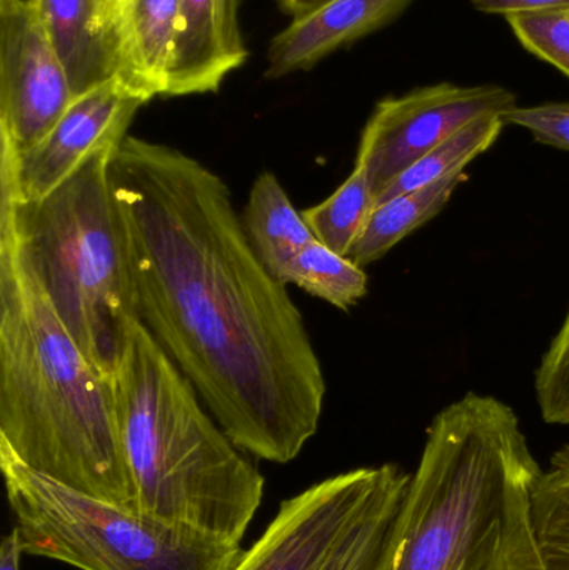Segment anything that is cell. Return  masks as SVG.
<instances>
[{"label":"cell","instance_id":"cell-21","mask_svg":"<svg viewBox=\"0 0 569 570\" xmlns=\"http://www.w3.org/2000/svg\"><path fill=\"white\" fill-rule=\"evenodd\" d=\"M406 499L408 494L383 509L324 570H394Z\"/></svg>","mask_w":569,"mask_h":570},{"label":"cell","instance_id":"cell-6","mask_svg":"<svg viewBox=\"0 0 569 570\" xmlns=\"http://www.w3.org/2000/svg\"><path fill=\"white\" fill-rule=\"evenodd\" d=\"M23 554L80 570H234L243 546L67 488L0 448Z\"/></svg>","mask_w":569,"mask_h":570},{"label":"cell","instance_id":"cell-10","mask_svg":"<svg viewBox=\"0 0 569 570\" xmlns=\"http://www.w3.org/2000/svg\"><path fill=\"white\" fill-rule=\"evenodd\" d=\"M149 100L120 79L76 97L59 122L32 149L13 154L0 146V186L19 200L40 199L104 147L127 136Z\"/></svg>","mask_w":569,"mask_h":570},{"label":"cell","instance_id":"cell-17","mask_svg":"<svg viewBox=\"0 0 569 570\" xmlns=\"http://www.w3.org/2000/svg\"><path fill=\"white\" fill-rule=\"evenodd\" d=\"M504 126L507 124L501 116H483L468 124L450 139L434 147L410 169L404 170L376 197V206L401 194L430 186L451 174L463 173L471 160L493 147Z\"/></svg>","mask_w":569,"mask_h":570},{"label":"cell","instance_id":"cell-13","mask_svg":"<svg viewBox=\"0 0 569 570\" xmlns=\"http://www.w3.org/2000/svg\"><path fill=\"white\" fill-rule=\"evenodd\" d=\"M32 2L66 69L73 97L119 79L122 70V19H110L99 0Z\"/></svg>","mask_w":569,"mask_h":570},{"label":"cell","instance_id":"cell-22","mask_svg":"<svg viewBox=\"0 0 569 570\" xmlns=\"http://www.w3.org/2000/svg\"><path fill=\"white\" fill-rule=\"evenodd\" d=\"M534 394L547 424L569 428V308L534 372Z\"/></svg>","mask_w":569,"mask_h":570},{"label":"cell","instance_id":"cell-2","mask_svg":"<svg viewBox=\"0 0 569 570\" xmlns=\"http://www.w3.org/2000/svg\"><path fill=\"white\" fill-rule=\"evenodd\" d=\"M0 448L67 488L134 509L112 379L60 321L3 214Z\"/></svg>","mask_w":569,"mask_h":570},{"label":"cell","instance_id":"cell-24","mask_svg":"<svg viewBox=\"0 0 569 570\" xmlns=\"http://www.w3.org/2000/svg\"><path fill=\"white\" fill-rule=\"evenodd\" d=\"M503 120L510 126L530 130L537 142L569 153V102L514 107L504 114Z\"/></svg>","mask_w":569,"mask_h":570},{"label":"cell","instance_id":"cell-5","mask_svg":"<svg viewBox=\"0 0 569 570\" xmlns=\"http://www.w3.org/2000/svg\"><path fill=\"white\" fill-rule=\"evenodd\" d=\"M117 144L94 154L40 199L19 200L0 186V214L9 217L57 315L89 361L110 379L127 324L139 318L110 184Z\"/></svg>","mask_w":569,"mask_h":570},{"label":"cell","instance_id":"cell-1","mask_svg":"<svg viewBox=\"0 0 569 570\" xmlns=\"http://www.w3.org/2000/svg\"><path fill=\"white\" fill-rule=\"evenodd\" d=\"M109 173L140 321L237 448L294 461L320 429L326 381L229 187L183 150L129 134Z\"/></svg>","mask_w":569,"mask_h":570},{"label":"cell","instance_id":"cell-19","mask_svg":"<svg viewBox=\"0 0 569 570\" xmlns=\"http://www.w3.org/2000/svg\"><path fill=\"white\" fill-rule=\"evenodd\" d=\"M374 207L376 196L366 173L354 166L351 176L337 187L333 196L301 214L316 240L346 257Z\"/></svg>","mask_w":569,"mask_h":570},{"label":"cell","instance_id":"cell-16","mask_svg":"<svg viewBox=\"0 0 569 570\" xmlns=\"http://www.w3.org/2000/svg\"><path fill=\"white\" fill-rule=\"evenodd\" d=\"M464 179H467L464 170L451 174L430 186L420 187L393 197L386 203L377 204L366 226L346 254L347 259L363 269L383 259L404 237L438 216Z\"/></svg>","mask_w":569,"mask_h":570},{"label":"cell","instance_id":"cell-29","mask_svg":"<svg viewBox=\"0 0 569 570\" xmlns=\"http://www.w3.org/2000/svg\"><path fill=\"white\" fill-rule=\"evenodd\" d=\"M127 2H129V0H117V7H119L120 13H122L124 7H126Z\"/></svg>","mask_w":569,"mask_h":570},{"label":"cell","instance_id":"cell-9","mask_svg":"<svg viewBox=\"0 0 569 570\" xmlns=\"http://www.w3.org/2000/svg\"><path fill=\"white\" fill-rule=\"evenodd\" d=\"M73 99L36 3L0 0V146L32 149Z\"/></svg>","mask_w":569,"mask_h":570},{"label":"cell","instance_id":"cell-8","mask_svg":"<svg viewBox=\"0 0 569 570\" xmlns=\"http://www.w3.org/2000/svg\"><path fill=\"white\" fill-rule=\"evenodd\" d=\"M514 107L517 96L494 83L463 87L443 82L386 97L364 127L356 167L366 173L377 197L468 124L483 116L503 117Z\"/></svg>","mask_w":569,"mask_h":570},{"label":"cell","instance_id":"cell-27","mask_svg":"<svg viewBox=\"0 0 569 570\" xmlns=\"http://www.w3.org/2000/svg\"><path fill=\"white\" fill-rule=\"evenodd\" d=\"M326 2H330V0H276L277 7L293 19L307 16V13L313 12Z\"/></svg>","mask_w":569,"mask_h":570},{"label":"cell","instance_id":"cell-26","mask_svg":"<svg viewBox=\"0 0 569 570\" xmlns=\"http://www.w3.org/2000/svg\"><path fill=\"white\" fill-rule=\"evenodd\" d=\"M23 551L20 544L19 532L16 529L3 538L0 544V570H20V559Z\"/></svg>","mask_w":569,"mask_h":570},{"label":"cell","instance_id":"cell-15","mask_svg":"<svg viewBox=\"0 0 569 570\" xmlns=\"http://www.w3.org/2000/svg\"><path fill=\"white\" fill-rule=\"evenodd\" d=\"M243 223L257 256L279 283L291 261L316 240L273 173L257 177Z\"/></svg>","mask_w":569,"mask_h":570},{"label":"cell","instance_id":"cell-3","mask_svg":"<svg viewBox=\"0 0 569 570\" xmlns=\"http://www.w3.org/2000/svg\"><path fill=\"white\" fill-rule=\"evenodd\" d=\"M541 471L500 399L468 392L438 412L411 474L394 570H550L533 515Z\"/></svg>","mask_w":569,"mask_h":570},{"label":"cell","instance_id":"cell-4","mask_svg":"<svg viewBox=\"0 0 569 570\" xmlns=\"http://www.w3.org/2000/svg\"><path fill=\"white\" fill-rule=\"evenodd\" d=\"M112 384L133 511L243 544L266 481L140 318L127 324Z\"/></svg>","mask_w":569,"mask_h":570},{"label":"cell","instance_id":"cell-11","mask_svg":"<svg viewBox=\"0 0 569 570\" xmlns=\"http://www.w3.org/2000/svg\"><path fill=\"white\" fill-rule=\"evenodd\" d=\"M247 56L239 0H183L166 97L216 92Z\"/></svg>","mask_w":569,"mask_h":570},{"label":"cell","instance_id":"cell-12","mask_svg":"<svg viewBox=\"0 0 569 570\" xmlns=\"http://www.w3.org/2000/svg\"><path fill=\"white\" fill-rule=\"evenodd\" d=\"M413 0H330L293 19L267 47V79L313 69L343 47L383 29Z\"/></svg>","mask_w":569,"mask_h":570},{"label":"cell","instance_id":"cell-25","mask_svg":"<svg viewBox=\"0 0 569 570\" xmlns=\"http://www.w3.org/2000/svg\"><path fill=\"white\" fill-rule=\"evenodd\" d=\"M474 9L493 16H523V13L569 12V0H471Z\"/></svg>","mask_w":569,"mask_h":570},{"label":"cell","instance_id":"cell-7","mask_svg":"<svg viewBox=\"0 0 569 570\" xmlns=\"http://www.w3.org/2000/svg\"><path fill=\"white\" fill-rule=\"evenodd\" d=\"M398 464L360 468L286 499L234 570H324L377 514L408 494Z\"/></svg>","mask_w":569,"mask_h":570},{"label":"cell","instance_id":"cell-23","mask_svg":"<svg viewBox=\"0 0 569 570\" xmlns=\"http://www.w3.org/2000/svg\"><path fill=\"white\" fill-rule=\"evenodd\" d=\"M507 20L528 52L557 67L569 79V12L523 13Z\"/></svg>","mask_w":569,"mask_h":570},{"label":"cell","instance_id":"cell-28","mask_svg":"<svg viewBox=\"0 0 569 570\" xmlns=\"http://www.w3.org/2000/svg\"><path fill=\"white\" fill-rule=\"evenodd\" d=\"M99 3L110 19H122V13H120L119 7H117V0H99Z\"/></svg>","mask_w":569,"mask_h":570},{"label":"cell","instance_id":"cell-20","mask_svg":"<svg viewBox=\"0 0 569 570\" xmlns=\"http://www.w3.org/2000/svg\"><path fill=\"white\" fill-rule=\"evenodd\" d=\"M538 539L550 570H569V444L551 455L533 492Z\"/></svg>","mask_w":569,"mask_h":570},{"label":"cell","instance_id":"cell-14","mask_svg":"<svg viewBox=\"0 0 569 570\" xmlns=\"http://www.w3.org/2000/svg\"><path fill=\"white\" fill-rule=\"evenodd\" d=\"M183 0H129L122 10L119 79L147 100L166 96Z\"/></svg>","mask_w":569,"mask_h":570},{"label":"cell","instance_id":"cell-18","mask_svg":"<svg viewBox=\"0 0 569 570\" xmlns=\"http://www.w3.org/2000/svg\"><path fill=\"white\" fill-rule=\"evenodd\" d=\"M284 285L294 284L313 297L347 312L367 294V276L363 267L320 240L304 247L281 277Z\"/></svg>","mask_w":569,"mask_h":570}]
</instances>
